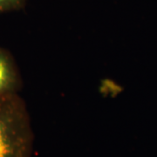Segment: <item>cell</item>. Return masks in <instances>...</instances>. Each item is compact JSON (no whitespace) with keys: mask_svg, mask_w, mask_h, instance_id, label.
<instances>
[{"mask_svg":"<svg viewBox=\"0 0 157 157\" xmlns=\"http://www.w3.org/2000/svg\"><path fill=\"white\" fill-rule=\"evenodd\" d=\"M33 133L18 94L0 96V157H32Z\"/></svg>","mask_w":157,"mask_h":157,"instance_id":"1","label":"cell"},{"mask_svg":"<svg viewBox=\"0 0 157 157\" xmlns=\"http://www.w3.org/2000/svg\"><path fill=\"white\" fill-rule=\"evenodd\" d=\"M22 86L17 64L8 51L0 46V96L18 94Z\"/></svg>","mask_w":157,"mask_h":157,"instance_id":"2","label":"cell"},{"mask_svg":"<svg viewBox=\"0 0 157 157\" xmlns=\"http://www.w3.org/2000/svg\"><path fill=\"white\" fill-rule=\"evenodd\" d=\"M26 0H0V13L22 8Z\"/></svg>","mask_w":157,"mask_h":157,"instance_id":"3","label":"cell"}]
</instances>
